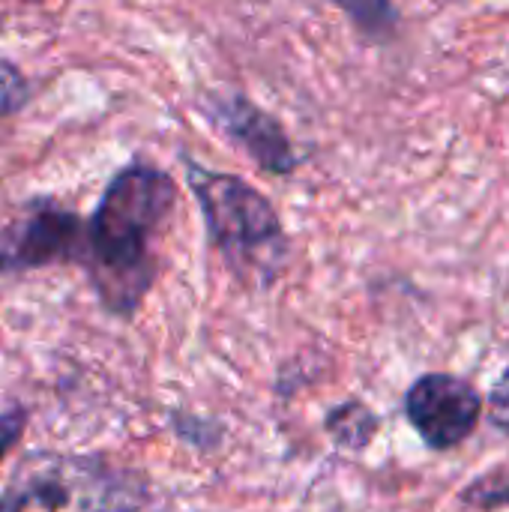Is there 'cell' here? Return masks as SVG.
Here are the masks:
<instances>
[{
	"label": "cell",
	"mask_w": 509,
	"mask_h": 512,
	"mask_svg": "<svg viewBox=\"0 0 509 512\" xmlns=\"http://www.w3.org/2000/svg\"><path fill=\"white\" fill-rule=\"evenodd\" d=\"M177 204L174 180L153 165H126L87 225V267L111 312H132L156 276L153 246Z\"/></svg>",
	"instance_id": "obj_1"
},
{
	"label": "cell",
	"mask_w": 509,
	"mask_h": 512,
	"mask_svg": "<svg viewBox=\"0 0 509 512\" xmlns=\"http://www.w3.org/2000/svg\"><path fill=\"white\" fill-rule=\"evenodd\" d=\"M186 177L204 210L210 240L231 264L264 267L279 261L285 249L282 222L255 186L234 174L207 171L198 162L186 165Z\"/></svg>",
	"instance_id": "obj_2"
},
{
	"label": "cell",
	"mask_w": 509,
	"mask_h": 512,
	"mask_svg": "<svg viewBox=\"0 0 509 512\" xmlns=\"http://www.w3.org/2000/svg\"><path fill=\"white\" fill-rule=\"evenodd\" d=\"M54 261H87V225L72 210L42 198L0 234V273Z\"/></svg>",
	"instance_id": "obj_3"
},
{
	"label": "cell",
	"mask_w": 509,
	"mask_h": 512,
	"mask_svg": "<svg viewBox=\"0 0 509 512\" xmlns=\"http://www.w3.org/2000/svg\"><path fill=\"white\" fill-rule=\"evenodd\" d=\"M111 489L81 462L30 468L3 498L0 512H108Z\"/></svg>",
	"instance_id": "obj_4"
},
{
	"label": "cell",
	"mask_w": 509,
	"mask_h": 512,
	"mask_svg": "<svg viewBox=\"0 0 509 512\" xmlns=\"http://www.w3.org/2000/svg\"><path fill=\"white\" fill-rule=\"evenodd\" d=\"M408 417L432 447L465 441L480 420V396L459 378L429 375L408 393Z\"/></svg>",
	"instance_id": "obj_5"
},
{
	"label": "cell",
	"mask_w": 509,
	"mask_h": 512,
	"mask_svg": "<svg viewBox=\"0 0 509 512\" xmlns=\"http://www.w3.org/2000/svg\"><path fill=\"white\" fill-rule=\"evenodd\" d=\"M213 114H216V123L228 132V138L237 141L261 168L273 174L294 171L297 156L291 150L285 129L270 114L255 108L249 99L234 96L231 102H219Z\"/></svg>",
	"instance_id": "obj_6"
},
{
	"label": "cell",
	"mask_w": 509,
	"mask_h": 512,
	"mask_svg": "<svg viewBox=\"0 0 509 512\" xmlns=\"http://www.w3.org/2000/svg\"><path fill=\"white\" fill-rule=\"evenodd\" d=\"M339 3L360 30H366L369 36H387L396 30V9L390 0H333Z\"/></svg>",
	"instance_id": "obj_7"
},
{
	"label": "cell",
	"mask_w": 509,
	"mask_h": 512,
	"mask_svg": "<svg viewBox=\"0 0 509 512\" xmlns=\"http://www.w3.org/2000/svg\"><path fill=\"white\" fill-rule=\"evenodd\" d=\"M30 99V84L15 63L0 57V117L21 111Z\"/></svg>",
	"instance_id": "obj_8"
},
{
	"label": "cell",
	"mask_w": 509,
	"mask_h": 512,
	"mask_svg": "<svg viewBox=\"0 0 509 512\" xmlns=\"http://www.w3.org/2000/svg\"><path fill=\"white\" fill-rule=\"evenodd\" d=\"M21 426H24L21 408H6V411H0V459H3L6 450L15 444V438L21 435Z\"/></svg>",
	"instance_id": "obj_9"
},
{
	"label": "cell",
	"mask_w": 509,
	"mask_h": 512,
	"mask_svg": "<svg viewBox=\"0 0 509 512\" xmlns=\"http://www.w3.org/2000/svg\"><path fill=\"white\" fill-rule=\"evenodd\" d=\"M489 408H492V420H495L504 432H509V369L504 372V378L498 381V387L492 390Z\"/></svg>",
	"instance_id": "obj_10"
}]
</instances>
